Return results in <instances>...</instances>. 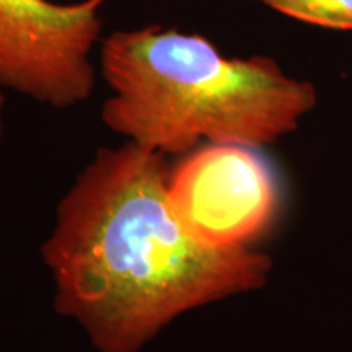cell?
I'll return each instance as SVG.
<instances>
[{"mask_svg": "<svg viewBox=\"0 0 352 352\" xmlns=\"http://www.w3.org/2000/svg\"><path fill=\"white\" fill-rule=\"evenodd\" d=\"M258 2L302 23L352 32V0H258Z\"/></svg>", "mask_w": 352, "mask_h": 352, "instance_id": "cell-5", "label": "cell"}, {"mask_svg": "<svg viewBox=\"0 0 352 352\" xmlns=\"http://www.w3.org/2000/svg\"><path fill=\"white\" fill-rule=\"evenodd\" d=\"M166 158L129 140L98 148L41 246L54 310L98 352H139L182 315L270 279L267 254L214 248L184 230L166 196Z\"/></svg>", "mask_w": 352, "mask_h": 352, "instance_id": "cell-1", "label": "cell"}, {"mask_svg": "<svg viewBox=\"0 0 352 352\" xmlns=\"http://www.w3.org/2000/svg\"><path fill=\"white\" fill-rule=\"evenodd\" d=\"M166 196L192 239L214 248H250L280 214L283 191L261 148L204 144L170 166Z\"/></svg>", "mask_w": 352, "mask_h": 352, "instance_id": "cell-4", "label": "cell"}, {"mask_svg": "<svg viewBox=\"0 0 352 352\" xmlns=\"http://www.w3.org/2000/svg\"><path fill=\"white\" fill-rule=\"evenodd\" d=\"M3 103H6V98H3V88H0V139H2L3 132Z\"/></svg>", "mask_w": 352, "mask_h": 352, "instance_id": "cell-6", "label": "cell"}, {"mask_svg": "<svg viewBox=\"0 0 352 352\" xmlns=\"http://www.w3.org/2000/svg\"><path fill=\"white\" fill-rule=\"evenodd\" d=\"M109 88L101 121L114 134L165 157L204 144L263 148L294 132L316 104L314 83L272 57H228L206 36L147 25L100 43Z\"/></svg>", "mask_w": 352, "mask_h": 352, "instance_id": "cell-2", "label": "cell"}, {"mask_svg": "<svg viewBox=\"0 0 352 352\" xmlns=\"http://www.w3.org/2000/svg\"><path fill=\"white\" fill-rule=\"evenodd\" d=\"M108 2L0 0V88L56 109L87 101Z\"/></svg>", "mask_w": 352, "mask_h": 352, "instance_id": "cell-3", "label": "cell"}]
</instances>
